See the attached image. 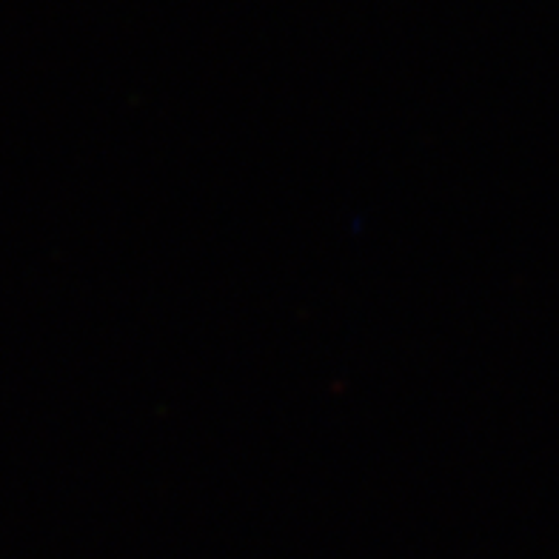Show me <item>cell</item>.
I'll return each instance as SVG.
<instances>
[]
</instances>
